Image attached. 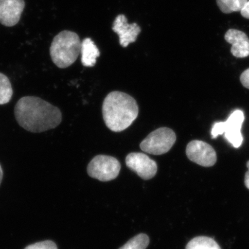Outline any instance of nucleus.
<instances>
[{"instance_id": "nucleus-16", "label": "nucleus", "mask_w": 249, "mask_h": 249, "mask_svg": "<svg viewBox=\"0 0 249 249\" xmlns=\"http://www.w3.org/2000/svg\"><path fill=\"white\" fill-rule=\"evenodd\" d=\"M150 240L145 234H139L131 239L119 249H145L149 245Z\"/></svg>"}, {"instance_id": "nucleus-18", "label": "nucleus", "mask_w": 249, "mask_h": 249, "mask_svg": "<svg viewBox=\"0 0 249 249\" xmlns=\"http://www.w3.org/2000/svg\"><path fill=\"white\" fill-rule=\"evenodd\" d=\"M240 82L245 88L249 89V68L241 74Z\"/></svg>"}, {"instance_id": "nucleus-5", "label": "nucleus", "mask_w": 249, "mask_h": 249, "mask_svg": "<svg viewBox=\"0 0 249 249\" xmlns=\"http://www.w3.org/2000/svg\"><path fill=\"white\" fill-rule=\"evenodd\" d=\"M177 140L176 134L168 127H160L151 132L140 144L141 149L146 153L161 155L173 147Z\"/></svg>"}, {"instance_id": "nucleus-4", "label": "nucleus", "mask_w": 249, "mask_h": 249, "mask_svg": "<svg viewBox=\"0 0 249 249\" xmlns=\"http://www.w3.org/2000/svg\"><path fill=\"white\" fill-rule=\"evenodd\" d=\"M245 113L241 109L232 111L228 119L224 122H216L211 129V137L216 139L218 136L224 134L225 139L235 148H239L243 142L242 129L245 121Z\"/></svg>"}, {"instance_id": "nucleus-3", "label": "nucleus", "mask_w": 249, "mask_h": 249, "mask_svg": "<svg viewBox=\"0 0 249 249\" xmlns=\"http://www.w3.org/2000/svg\"><path fill=\"white\" fill-rule=\"evenodd\" d=\"M80 49L81 41L78 34L63 31L54 37L49 52L53 63L58 68L65 69L76 61Z\"/></svg>"}, {"instance_id": "nucleus-20", "label": "nucleus", "mask_w": 249, "mask_h": 249, "mask_svg": "<svg viewBox=\"0 0 249 249\" xmlns=\"http://www.w3.org/2000/svg\"><path fill=\"white\" fill-rule=\"evenodd\" d=\"M247 167L248 168L247 173L245 174V186L249 190V160L247 161Z\"/></svg>"}, {"instance_id": "nucleus-1", "label": "nucleus", "mask_w": 249, "mask_h": 249, "mask_svg": "<svg viewBox=\"0 0 249 249\" xmlns=\"http://www.w3.org/2000/svg\"><path fill=\"white\" fill-rule=\"evenodd\" d=\"M14 114L18 124L33 133L55 128L62 121L59 108L36 96L21 98L15 107Z\"/></svg>"}, {"instance_id": "nucleus-14", "label": "nucleus", "mask_w": 249, "mask_h": 249, "mask_svg": "<svg viewBox=\"0 0 249 249\" xmlns=\"http://www.w3.org/2000/svg\"><path fill=\"white\" fill-rule=\"evenodd\" d=\"M12 85L11 81L6 75L0 73V105L7 104L12 98Z\"/></svg>"}, {"instance_id": "nucleus-21", "label": "nucleus", "mask_w": 249, "mask_h": 249, "mask_svg": "<svg viewBox=\"0 0 249 249\" xmlns=\"http://www.w3.org/2000/svg\"><path fill=\"white\" fill-rule=\"evenodd\" d=\"M3 178V170L1 168V165H0V185H1V181Z\"/></svg>"}, {"instance_id": "nucleus-12", "label": "nucleus", "mask_w": 249, "mask_h": 249, "mask_svg": "<svg viewBox=\"0 0 249 249\" xmlns=\"http://www.w3.org/2000/svg\"><path fill=\"white\" fill-rule=\"evenodd\" d=\"M81 62L83 66L92 67L96 65V58L100 56L99 49L89 37L81 42Z\"/></svg>"}, {"instance_id": "nucleus-10", "label": "nucleus", "mask_w": 249, "mask_h": 249, "mask_svg": "<svg viewBox=\"0 0 249 249\" xmlns=\"http://www.w3.org/2000/svg\"><path fill=\"white\" fill-rule=\"evenodd\" d=\"M24 7V0H0V23L7 27L16 25Z\"/></svg>"}, {"instance_id": "nucleus-13", "label": "nucleus", "mask_w": 249, "mask_h": 249, "mask_svg": "<svg viewBox=\"0 0 249 249\" xmlns=\"http://www.w3.org/2000/svg\"><path fill=\"white\" fill-rule=\"evenodd\" d=\"M186 249H222L211 237L199 236L193 238L187 245Z\"/></svg>"}, {"instance_id": "nucleus-7", "label": "nucleus", "mask_w": 249, "mask_h": 249, "mask_svg": "<svg viewBox=\"0 0 249 249\" xmlns=\"http://www.w3.org/2000/svg\"><path fill=\"white\" fill-rule=\"evenodd\" d=\"M186 152L191 161L201 166H213L217 162V154L213 147L202 141H192L187 145Z\"/></svg>"}, {"instance_id": "nucleus-6", "label": "nucleus", "mask_w": 249, "mask_h": 249, "mask_svg": "<svg viewBox=\"0 0 249 249\" xmlns=\"http://www.w3.org/2000/svg\"><path fill=\"white\" fill-rule=\"evenodd\" d=\"M120 170V162L114 157L107 155L96 156L88 166V175L101 181L115 179Z\"/></svg>"}, {"instance_id": "nucleus-15", "label": "nucleus", "mask_w": 249, "mask_h": 249, "mask_svg": "<svg viewBox=\"0 0 249 249\" xmlns=\"http://www.w3.org/2000/svg\"><path fill=\"white\" fill-rule=\"evenodd\" d=\"M219 9L224 14L238 12L243 9L248 0H216Z\"/></svg>"}, {"instance_id": "nucleus-11", "label": "nucleus", "mask_w": 249, "mask_h": 249, "mask_svg": "<svg viewBox=\"0 0 249 249\" xmlns=\"http://www.w3.org/2000/svg\"><path fill=\"white\" fill-rule=\"evenodd\" d=\"M224 39L231 45V52L238 58H247L249 55V38L243 31L231 29L227 31Z\"/></svg>"}, {"instance_id": "nucleus-17", "label": "nucleus", "mask_w": 249, "mask_h": 249, "mask_svg": "<svg viewBox=\"0 0 249 249\" xmlns=\"http://www.w3.org/2000/svg\"><path fill=\"white\" fill-rule=\"evenodd\" d=\"M24 249H58V247L52 241L46 240L28 246Z\"/></svg>"}, {"instance_id": "nucleus-19", "label": "nucleus", "mask_w": 249, "mask_h": 249, "mask_svg": "<svg viewBox=\"0 0 249 249\" xmlns=\"http://www.w3.org/2000/svg\"><path fill=\"white\" fill-rule=\"evenodd\" d=\"M241 15L246 19H249V0L246 3L243 9L241 10Z\"/></svg>"}, {"instance_id": "nucleus-2", "label": "nucleus", "mask_w": 249, "mask_h": 249, "mask_svg": "<svg viewBox=\"0 0 249 249\" xmlns=\"http://www.w3.org/2000/svg\"><path fill=\"white\" fill-rule=\"evenodd\" d=\"M105 124L112 132H120L137 119L139 107L134 98L121 91H112L105 98L103 104Z\"/></svg>"}, {"instance_id": "nucleus-8", "label": "nucleus", "mask_w": 249, "mask_h": 249, "mask_svg": "<svg viewBox=\"0 0 249 249\" xmlns=\"http://www.w3.org/2000/svg\"><path fill=\"white\" fill-rule=\"evenodd\" d=\"M125 162L129 169L142 179H151L157 174V163L145 154L132 152L126 157Z\"/></svg>"}, {"instance_id": "nucleus-9", "label": "nucleus", "mask_w": 249, "mask_h": 249, "mask_svg": "<svg viewBox=\"0 0 249 249\" xmlns=\"http://www.w3.org/2000/svg\"><path fill=\"white\" fill-rule=\"evenodd\" d=\"M111 29L119 36V43L122 47H128L129 44L135 42L142 31L137 23L129 24L127 18L123 14L116 16Z\"/></svg>"}]
</instances>
